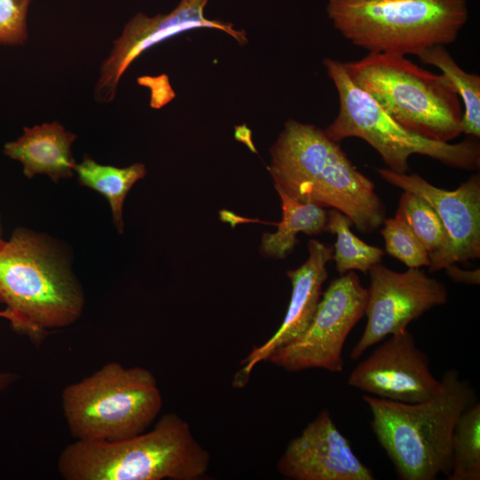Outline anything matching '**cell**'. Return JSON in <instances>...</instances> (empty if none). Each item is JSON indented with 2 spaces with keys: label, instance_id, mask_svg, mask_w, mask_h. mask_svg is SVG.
Here are the masks:
<instances>
[{
  "label": "cell",
  "instance_id": "1",
  "mask_svg": "<svg viewBox=\"0 0 480 480\" xmlns=\"http://www.w3.org/2000/svg\"><path fill=\"white\" fill-rule=\"evenodd\" d=\"M275 186L300 203L337 209L362 233L386 219L373 182L348 159L339 142L314 124L290 119L270 148Z\"/></svg>",
  "mask_w": 480,
  "mask_h": 480
},
{
  "label": "cell",
  "instance_id": "2",
  "mask_svg": "<svg viewBox=\"0 0 480 480\" xmlns=\"http://www.w3.org/2000/svg\"><path fill=\"white\" fill-rule=\"evenodd\" d=\"M0 301L12 326L36 342L75 323L84 308L66 255L48 236L26 228L0 244Z\"/></svg>",
  "mask_w": 480,
  "mask_h": 480
},
{
  "label": "cell",
  "instance_id": "3",
  "mask_svg": "<svg viewBox=\"0 0 480 480\" xmlns=\"http://www.w3.org/2000/svg\"><path fill=\"white\" fill-rule=\"evenodd\" d=\"M210 461L189 424L170 412L126 439L77 440L60 453L58 468L68 480H200Z\"/></svg>",
  "mask_w": 480,
  "mask_h": 480
},
{
  "label": "cell",
  "instance_id": "4",
  "mask_svg": "<svg viewBox=\"0 0 480 480\" xmlns=\"http://www.w3.org/2000/svg\"><path fill=\"white\" fill-rule=\"evenodd\" d=\"M441 382L436 395L419 403L363 396L376 438L401 479L434 480L452 471L454 427L476 396L456 370L446 371Z\"/></svg>",
  "mask_w": 480,
  "mask_h": 480
},
{
  "label": "cell",
  "instance_id": "5",
  "mask_svg": "<svg viewBox=\"0 0 480 480\" xmlns=\"http://www.w3.org/2000/svg\"><path fill=\"white\" fill-rule=\"evenodd\" d=\"M326 12L352 44L400 55L453 43L468 18L467 0H328Z\"/></svg>",
  "mask_w": 480,
  "mask_h": 480
},
{
  "label": "cell",
  "instance_id": "6",
  "mask_svg": "<svg viewBox=\"0 0 480 480\" xmlns=\"http://www.w3.org/2000/svg\"><path fill=\"white\" fill-rule=\"evenodd\" d=\"M344 68L357 87L408 131L440 142L461 134L462 105L444 74L392 53H368L344 62Z\"/></svg>",
  "mask_w": 480,
  "mask_h": 480
},
{
  "label": "cell",
  "instance_id": "7",
  "mask_svg": "<svg viewBox=\"0 0 480 480\" xmlns=\"http://www.w3.org/2000/svg\"><path fill=\"white\" fill-rule=\"evenodd\" d=\"M153 373L108 363L62 393L64 415L76 440L118 441L140 434L162 409Z\"/></svg>",
  "mask_w": 480,
  "mask_h": 480
},
{
  "label": "cell",
  "instance_id": "8",
  "mask_svg": "<svg viewBox=\"0 0 480 480\" xmlns=\"http://www.w3.org/2000/svg\"><path fill=\"white\" fill-rule=\"evenodd\" d=\"M323 63L339 97L338 115L324 130L332 140L362 139L380 154L389 170L397 173H407L409 157L415 154L453 168H479L480 146L476 138L454 144L417 135L397 123L373 98L357 87L349 78L344 62L325 58Z\"/></svg>",
  "mask_w": 480,
  "mask_h": 480
},
{
  "label": "cell",
  "instance_id": "9",
  "mask_svg": "<svg viewBox=\"0 0 480 480\" xmlns=\"http://www.w3.org/2000/svg\"><path fill=\"white\" fill-rule=\"evenodd\" d=\"M367 298V289L354 271L332 280L322 294L308 327L274 350L267 360L287 372L312 368L342 372L345 341L364 316Z\"/></svg>",
  "mask_w": 480,
  "mask_h": 480
},
{
  "label": "cell",
  "instance_id": "10",
  "mask_svg": "<svg viewBox=\"0 0 480 480\" xmlns=\"http://www.w3.org/2000/svg\"><path fill=\"white\" fill-rule=\"evenodd\" d=\"M370 286L364 331L350 357L358 359L370 347L408 324L430 308L446 303L448 292L438 280L420 268L396 272L378 263L369 271Z\"/></svg>",
  "mask_w": 480,
  "mask_h": 480
},
{
  "label": "cell",
  "instance_id": "11",
  "mask_svg": "<svg viewBox=\"0 0 480 480\" xmlns=\"http://www.w3.org/2000/svg\"><path fill=\"white\" fill-rule=\"evenodd\" d=\"M209 0H180L171 12L148 17L138 13L124 26L114 41L108 56L103 61L96 83L94 96L100 103L111 102L119 81L129 66L150 47L178 34L200 28H216L231 36L238 44L247 43L244 31L230 23L208 20L204 7Z\"/></svg>",
  "mask_w": 480,
  "mask_h": 480
},
{
  "label": "cell",
  "instance_id": "12",
  "mask_svg": "<svg viewBox=\"0 0 480 480\" xmlns=\"http://www.w3.org/2000/svg\"><path fill=\"white\" fill-rule=\"evenodd\" d=\"M348 382L376 397L409 404L428 400L442 388L430 372L428 356L407 329L375 348L352 371Z\"/></svg>",
  "mask_w": 480,
  "mask_h": 480
},
{
  "label": "cell",
  "instance_id": "13",
  "mask_svg": "<svg viewBox=\"0 0 480 480\" xmlns=\"http://www.w3.org/2000/svg\"><path fill=\"white\" fill-rule=\"evenodd\" d=\"M376 172L388 183L425 199L437 213L447 236L444 252L428 266L429 272L480 257V177L472 175L454 190L439 188L416 173Z\"/></svg>",
  "mask_w": 480,
  "mask_h": 480
},
{
  "label": "cell",
  "instance_id": "14",
  "mask_svg": "<svg viewBox=\"0 0 480 480\" xmlns=\"http://www.w3.org/2000/svg\"><path fill=\"white\" fill-rule=\"evenodd\" d=\"M277 470L293 480H373L372 470L353 452L327 410L292 439Z\"/></svg>",
  "mask_w": 480,
  "mask_h": 480
},
{
  "label": "cell",
  "instance_id": "15",
  "mask_svg": "<svg viewBox=\"0 0 480 480\" xmlns=\"http://www.w3.org/2000/svg\"><path fill=\"white\" fill-rule=\"evenodd\" d=\"M308 258L298 268L287 271L292 294L284 318L277 331L263 344L254 347L242 361L233 385L243 387L250 373L260 361L279 347L300 336L311 323L322 296V286L328 276L327 263L332 259L333 248L317 240L308 244Z\"/></svg>",
  "mask_w": 480,
  "mask_h": 480
},
{
  "label": "cell",
  "instance_id": "16",
  "mask_svg": "<svg viewBox=\"0 0 480 480\" xmlns=\"http://www.w3.org/2000/svg\"><path fill=\"white\" fill-rule=\"evenodd\" d=\"M76 136L58 122L25 127L23 134L6 143L4 153L19 161L28 178L44 173L57 183L73 175L76 161L71 145Z\"/></svg>",
  "mask_w": 480,
  "mask_h": 480
},
{
  "label": "cell",
  "instance_id": "17",
  "mask_svg": "<svg viewBox=\"0 0 480 480\" xmlns=\"http://www.w3.org/2000/svg\"><path fill=\"white\" fill-rule=\"evenodd\" d=\"M275 188L281 200L282 220L275 223L274 233H265L261 238L260 252L270 258L284 259L297 244V235H318L326 231L327 212L313 204L300 203L285 194L280 188Z\"/></svg>",
  "mask_w": 480,
  "mask_h": 480
},
{
  "label": "cell",
  "instance_id": "18",
  "mask_svg": "<svg viewBox=\"0 0 480 480\" xmlns=\"http://www.w3.org/2000/svg\"><path fill=\"white\" fill-rule=\"evenodd\" d=\"M81 185L86 186L103 195L111 207L113 222L120 234L124 231L123 206L125 197L132 186L147 174L143 164H133L119 168L112 165L100 164L84 155L83 161L76 164Z\"/></svg>",
  "mask_w": 480,
  "mask_h": 480
},
{
  "label": "cell",
  "instance_id": "19",
  "mask_svg": "<svg viewBox=\"0 0 480 480\" xmlns=\"http://www.w3.org/2000/svg\"><path fill=\"white\" fill-rule=\"evenodd\" d=\"M421 62L438 68L462 100L461 133L480 137V76L468 73L452 57L445 45H434L419 53Z\"/></svg>",
  "mask_w": 480,
  "mask_h": 480
},
{
  "label": "cell",
  "instance_id": "20",
  "mask_svg": "<svg viewBox=\"0 0 480 480\" xmlns=\"http://www.w3.org/2000/svg\"><path fill=\"white\" fill-rule=\"evenodd\" d=\"M326 232L336 235L332 259L340 276L354 270L364 274L380 263L384 252L378 246L364 243L352 231L351 220L337 209L327 212Z\"/></svg>",
  "mask_w": 480,
  "mask_h": 480
},
{
  "label": "cell",
  "instance_id": "21",
  "mask_svg": "<svg viewBox=\"0 0 480 480\" xmlns=\"http://www.w3.org/2000/svg\"><path fill=\"white\" fill-rule=\"evenodd\" d=\"M449 480L480 479V404L474 403L459 417L452 438Z\"/></svg>",
  "mask_w": 480,
  "mask_h": 480
},
{
  "label": "cell",
  "instance_id": "22",
  "mask_svg": "<svg viewBox=\"0 0 480 480\" xmlns=\"http://www.w3.org/2000/svg\"><path fill=\"white\" fill-rule=\"evenodd\" d=\"M404 220L436 261L447 247L444 228L433 207L420 196L404 191L396 215Z\"/></svg>",
  "mask_w": 480,
  "mask_h": 480
},
{
  "label": "cell",
  "instance_id": "23",
  "mask_svg": "<svg viewBox=\"0 0 480 480\" xmlns=\"http://www.w3.org/2000/svg\"><path fill=\"white\" fill-rule=\"evenodd\" d=\"M380 231L386 252L408 268H420L430 265L428 251L400 218L385 219Z\"/></svg>",
  "mask_w": 480,
  "mask_h": 480
},
{
  "label": "cell",
  "instance_id": "24",
  "mask_svg": "<svg viewBox=\"0 0 480 480\" xmlns=\"http://www.w3.org/2000/svg\"><path fill=\"white\" fill-rule=\"evenodd\" d=\"M30 2L0 0V45H21L27 41V14Z\"/></svg>",
  "mask_w": 480,
  "mask_h": 480
},
{
  "label": "cell",
  "instance_id": "25",
  "mask_svg": "<svg viewBox=\"0 0 480 480\" xmlns=\"http://www.w3.org/2000/svg\"><path fill=\"white\" fill-rule=\"evenodd\" d=\"M448 276L454 282L476 285L480 283V269L467 270L459 268L454 264L447 266L445 268Z\"/></svg>",
  "mask_w": 480,
  "mask_h": 480
},
{
  "label": "cell",
  "instance_id": "26",
  "mask_svg": "<svg viewBox=\"0 0 480 480\" xmlns=\"http://www.w3.org/2000/svg\"><path fill=\"white\" fill-rule=\"evenodd\" d=\"M0 316L6 318L9 321L11 320V314L6 309L0 311ZM5 378L6 377H4V375H0V388L3 387L4 380Z\"/></svg>",
  "mask_w": 480,
  "mask_h": 480
},
{
  "label": "cell",
  "instance_id": "27",
  "mask_svg": "<svg viewBox=\"0 0 480 480\" xmlns=\"http://www.w3.org/2000/svg\"><path fill=\"white\" fill-rule=\"evenodd\" d=\"M2 224H1V218H0V244L2 243Z\"/></svg>",
  "mask_w": 480,
  "mask_h": 480
}]
</instances>
